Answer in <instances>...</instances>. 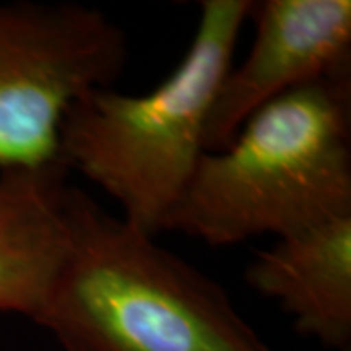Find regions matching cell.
Returning a JSON list of instances; mask_svg holds the SVG:
<instances>
[{
  "label": "cell",
  "mask_w": 351,
  "mask_h": 351,
  "mask_svg": "<svg viewBox=\"0 0 351 351\" xmlns=\"http://www.w3.org/2000/svg\"><path fill=\"white\" fill-rule=\"evenodd\" d=\"M125 32L78 2H0V172L63 168L61 125L125 71Z\"/></svg>",
  "instance_id": "277c9868"
},
{
  "label": "cell",
  "mask_w": 351,
  "mask_h": 351,
  "mask_svg": "<svg viewBox=\"0 0 351 351\" xmlns=\"http://www.w3.org/2000/svg\"><path fill=\"white\" fill-rule=\"evenodd\" d=\"M248 57L226 71L205 127V151L226 149L242 123L295 88L351 76L350 0H258Z\"/></svg>",
  "instance_id": "5b68a950"
},
{
  "label": "cell",
  "mask_w": 351,
  "mask_h": 351,
  "mask_svg": "<svg viewBox=\"0 0 351 351\" xmlns=\"http://www.w3.org/2000/svg\"><path fill=\"white\" fill-rule=\"evenodd\" d=\"M66 170L0 172V313L36 322L69 250Z\"/></svg>",
  "instance_id": "52a82bcc"
},
{
  "label": "cell",
  "mask_w": 351,
  "mask_h": 351,
  "mask_svg": "<svg viewBox=\"0 0 351 351\" xmlns=\"http://www.w3.org/2000/svg\"><path fill=\"white\" fill-rule=\"evenodd\" d=\"M246 283L279 302L295 330L322 348L351 346V213L258 250Z\"/></svg>",
  "instance_id": "8992f818"
},
{
  "label": "cell",
  "mask_w": 351,
  "mask_h": 351,
  "mask_svg": "<svg viewBox=\"0 0 351 351\" xmlns=\"http://www.w3.org/2000/svg\"><path fill=\"white\" fill-rule=\"evenodd\" d=\"M252 0H203L182 61L143 96L98 88L76 100L61 125V162L104 189L123 221L156 237L166 230L205 154L217 90L248 20Z\"/></svg>",
  "instance_id": "3957f363"
},
{
  "label": "cell",
  "mask_w": 351,
  "mask_h": 351,
  "mask_svg": "<svg viewBox=\"0 0 351 351\" xmlns=\"http://www.w3.org/2000/svg\"><path fill=\"white\" fill-rule=\"evenodd\" d=\"M351 213V76L295 88L205 152L166 230L209 246L285 239ZM164 230V232H166Z\"/></svg>",
  "instance_id": "7a4b0ae2"
},
{
  "label": "cell",
  "mask_w": 351,
  "mask_h": 351,
  "mask_svg": "<svg viewBox=\"0 0 351 351\" xmlns=\"http://www.w3.org/2000/svg\"><path fill=\"white\" fill-rule=\"evenodd\" d=\"M36 324L64 351H271L225 289L76 188Z\"/></svg>",
  "instance_id": "6da1fadb"
}]
</instances>
